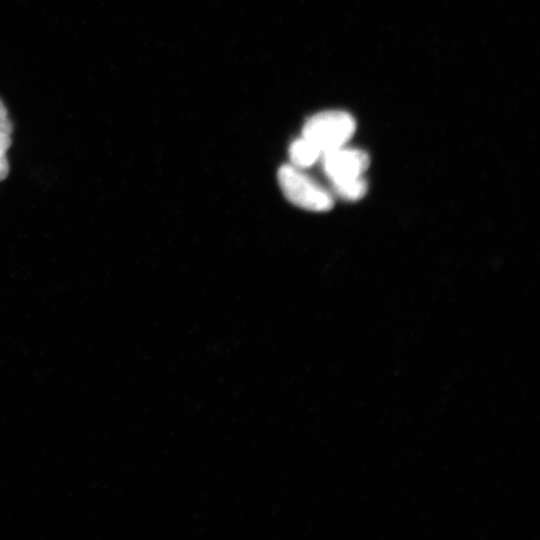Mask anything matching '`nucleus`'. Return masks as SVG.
<instances>
[{"label":"nucleus","mask_w":540,"mask_h":540,"mask_svg":"<svg viewBox=\"0 0 540 540\" xmlns=\"http://www.w3.org/2000/svg\"><path fill=\"white\" fill-rule=\"evenodd\" d=\"M321 155V150L304 137L295 140L289 148L291 164L299 169L311 167Z\"/></svg>","instance_id":"obj_4"},{"label":"nucleus","mask_w":540,"mask_h":540,"mask_svg":"<svg viewBox=\"0 0 540 540\" xmlns=\"http://www.w3.org/2000/svg\"><path fill=\"white\" fill-rule=\"evenodd\" d=\"M0 132L11 134L12 123L8 118V112L0 99Z\"/></svg>","instance_id":"obj_7"},{"label":"nucleus","mask_w":540,"mask_h":540,"mask_svg":"<svg viewBox=\"0 0 540 540\" xmlns=\"http://www.w3.org/2000/svg\"><path fill=\"white\" fill-rule=\"evenodd\" d=\"M10 145V134L0 132V180L5 179L9 173V163L6 154Z\"/></svg>","instance_id":"obj_6"},{"label":"nucleus","mask_w":540,"mask_h":540,"mask_svg":"<svg viewBox=\"0 0 540 540\" xmlns=\"http://www.w3.org/2000/svg\"><path fill=\"white\" fill-rule=\"evenodd\" d=\"M356 123L345 111L330 110L313 115L303 127V137L321 152L344 146L353 136Z\"/></svg>","instance_id":"obj_2"},{"label":"nucleus","mask_w":540,"mask_h":540,"mask_svg":"<svg viewBox=\"0 0 540 540\" xmlns=\"http://www.w3.org/2000/svg\"><path fill=\"white\" fill-rule=\"evenodd\" d=\"M278 184L292 204L313 212L329 211L333 207L331 194L292 164L282 165L277 172Z\"/></svg>","instance_id":"obj_1"},{"label":"nucleus","mask_w":540,"mask_h":540,"mask_svg":"<svg viewBox=\"0 0 540 540\" xmlns=\"http://www.w3.org/2000/svg\"><path fill=\"white\" fill-rule=\"evenodd\" d=\"M332 186L338 196L349 201H357L364 197L368 188L363 176Z\"/></svg>","instance_id":"obj_5"},{"label":"nucleus","mask_w":540,"mask_h":540,"mask_svg":"<svg viewBox=\"0 0 540 540\" xmlns=\"http://www.w3.org/2000/svg\"><path fill=\"white\" fill-rule=\"evenodd\" d=\"M321 158L332 185L362 177L370 164L365 151L344 146L323 152Z\"/></svg>","instance_id":"obj_3"}]
</instances>
